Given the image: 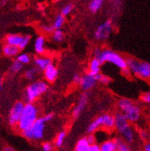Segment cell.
I'll return each mask as SVG.
<instances>
[{
	"mask_svg": "<svg viewBox=\"0 0 150 151\" xmlns=\"http://www.w3.org/2000/svg\"><path fill=\"white\" fill-rule=\"evenodd\" d=\"M93 58H97L102 65L106 62H110L118 68L121 69V71L127 68L126 59L120 54L108 48H95L93 51Z\"/></svg>",
	"mask_w": 150,
	"mask_h": 151,
	"instance_id": "cell-1",
	"label": "cell"
},
{
	"mask_svg": "<svg viewBox=\"0 0 150 151\" xmlns=\"http://www.w3.org/2000/svg\"><path fill=\"white\" fill-rule=\"evenodd\" d=\"M38 119V107L34 105V103L25 104L23 110L22 116L18 124L17 129L20 132H22L24 130L30 128Z\"/></svg>",
	"mask_w": 150,
	"mask_h": 151,
	"instance_id": "cell-2",
	"label": "cell"
},
{
	"mask_svg": "<svg viewBox=\"0 0 150 151\" xmlns=\"http://www.w3.org/2000/svg\"><path fill=\"white\" fill-rule=\"evenodd\" d=\"M48 85L44 81H34L25 88L24 99L25 103H34L48 91Z\"/></svg>",
	"mask_w": 150,
	"mask_h": 151,
	"instance_id": "cell-3",
	"label": "cell"
},
{
	"mask_svg": "<svg viewBox=\"0 0 150 151\" xmlns=\"http://www.w3.org/2000/svg\"><path fill=\"white\" fill-rule=\"evenodd\" d=\"M127 68L131 71L132 75L141 79H150V63L146 61H141L134 58H128Z\"/></svg>",
	"mask_w": 150,
	"mask_h": 151,
	"instance_id": "cell-4",
	"label": "cell"
},
{
	"mask_svg": "<svg viewBox=\"0 0 150 151\" xmlns=\"http://www.w3.org/2000/svg\"><path fill=\"white\" fill-rule=\"evenodd\" d=\"M25 105V104L24 102L19 101L15 102L11 107L9 113L8 115V124L10 127H17L19 121L22 118V116Z\"/></svg>",
	"mask_w": 150,
	"mask_h": 151,
	"instance_id": "cell-5",
	"label": "cell"
},
{
	"mask_svg": "<svg viewBox=\"0 0 150 151\" xmlns=\"http://www.w3.org/2000/svg\"><path fill=\"white\" fill-rule=\"evenodd\" d=\"M30 41L31 37L28 35L9 34L5 38V43L15 46L20 50L25 49Z\"/></svg>",
	"mask_w": 150,
	"mask_h": 151,
	"instance_id": "cell-6",
	"label": "cell"
},
{
	"mask_svg": "<svg viewBox=\"0 0 150 151\" xmlns=\"http://www.w3.org/2000/svg\"><path fill=\"white\" fill-rule=\"evenodd\" d=\"M112 30L113 25L111 21H106L97 27L94 32V37L97 41H105L110 37Z\"/></svg>",
	"mask_w": 150,
	"mask_h": 151,
	"instance_id": "cell-7",
	"label": "cell"
},
{
	"mask_svg": "<svg viewBox=\"0 0 150 151\" xmlns=\"http://www.w3.org/2000/svg\"><path fill=\"white\" fill-rule=\"evenodd\" d=\"M45 124V121L43 120L42 117H38V120L34 123V124L30 128H29L32 135L33 140L38 141L44 137Z\"/></svg>",
	"mask_w": 150,
	"mask_h": 151,
	"instance_id": "cell-8",
	"label": "cell"
},
{
	"mask_svg": "<svg viewBox=\"0 0 150 151\" xmlns=\"http://www.w3.org/2000/svg\"><path fill=\"white\" fill-rule=\"evenodd\" d=\"M95 121L100 128L110 130L115 128V117L110 114H104L100 115L95 119Z\"/></svg>",
	"mask_w": 150,
	"mask_h": 151,
	"instance_id": "cell-9",
	"label": "cell"
},
{
	"mask_svg": "<svg viewBox=\"0 0 150 151\" xmlns=\"http://www.w3.org/2000/svg\"><path fill=\"white\" fill-rule=\"evenodd\" d=\"M97 83V80L96 75H93L90 73L88 72L82 76L79 86L82 90L84 91V92H88L91 90L92 88H94Z\"/></svg>",
	"mask_w": 150,
	"mask_h": 151,
	"instance_id": "cell-10",
	"label": "cell"
},
{
	"mask_svg": "<svg viewBox=\"0 0 150 151\" xmlns=\"http://www.w3.org/2000/svg\"><path fill=\"white\" fill-rule=\"evenodd\" d=\"M114 117H115V128L114 129L120 134L130 126L129 121H128L125 114L122 113L121 111H119L115 114Z\"/></svg>",
	"mask_w": 150,
	"mask_h": 151,
	"instance_id": "cell-11",
	"label": "cell"
},
{
	"mask_svg": "<svg viewBox=\"0 0 150 151\" xmlns=\"http://www.w3.org/2000/svg\"><path fill=\"white\" fill-rule=\"evenodd\" d=\"M89 97L90 94L88 92H84L80 95L78 104L75 106L72 111V116L74 118H78L80 115V114L83 112V111L85 109L86 106L88 104V100H89Z\"/></svg>",
	"mask_w": 150,
	"mask_h": 151,
	"instance_id": "cell-12",
	"label": "cell"
},
{
	"mask_svg": "<svg viewBox=\"0 0 150 151\" xmlns=\"http://www.w3.org/2000/svg\"><path fill=\"white\" fill-rule=\"evenodd\" d=\"M129 123H136L139 121L141 116V111L139 107L135 103H133L129 108L123 112Z\"/></svg>",
	"mask_w": 150,
	"mask_h": 151,
	"instance_id": "cell-13",
	"label": "cell"
},
{
	"mask_svg": "<svg viewBox=\"0 0 150 151\" xmlns=\"http://www.w3.org/2000/svg\"><path fill=\"white\" fill-rule=\"evenodd\" d=\"M34 65L35 68L40 70V71H44L50 65L52 64V60L48 56L39 55L38 57L34 58Z\"/></svg>",
	"mask_w": 150,
	"mask_h": 151,
	"instance_id": "cell-14",
	"label": "cell"
},
{
	"mask_svg": "<svg viewBox=\"0 0 150 151\" xmlns=\"http://www.w3.org/2000/svg\"><path fill=\"white\" fill-rule=\"evenodd\" d=\"M43 74H44V78H45V80L48 82L52 83L57 79V75H58V71H57L56 66L52 63L44 71H43Z\"/></svg>",
	"mask_w": 150,
	"mask_h": 151,
	"instance_id": "cell-15",
	"label": "cell"
},
{
	"mask_svg": "<svg viewBox=\"0 0 150 151\" xmlns=\"http://www.w3.org/2000/svg\"><path fill=\"white\" fill-rule=\"evenodd\" d=\"M120 136L128 144L132 145L135 143L136 134L133 127L129 126L120 134Z\"/></svg>",
	"mask_w": 150,
	"mask_h": 151,
	"instance_id": "cell-16",
	"label": "cell"
},
{
	"mask_svg": "<svg viewBox=\"0 0 150 151\" xmlns=\"http://www.w3.org/2000/svg\"><path fill=\"white\" fill-rule=\"evenodd\" d=\"M2 50V54L8 58H16L20 54V51H21L17 47L9 44H6V43L3 45Z\"/></svg>",
	"mask_w": 150,
	"mask_h": 151,
	"instance_id": "cell-17",
	"label": "cell"
},
{
	"mask_svg": "<svg viewBox=\"0 0 150 151\" xmlns=\"http://www.w3.org/2000/svg\"><path fill=\"white\" fill-rule=\"evenodd\" d=\"M34 52L39 55H42L45 52V38L43 35H38L34 43Z\"/></svg>",
	"mask_w": 150,
	"mask_h": 151,
	"instance_id": "cell-18",
	"label": "cell"
},
{
	"mask_svg": "<svg viewBox=\"0 0 150 151\" xmlns=\"http://www.w3.org/2000/svg\"><path fill=\"white\" fill-rule=\"evenodd\" d=\"M101 65L102 64L100 63V61L97 59V58H93L90 61L88 72L93 75H97L100 73Z\"/></svg>",
	"mask_w": 150,
	"mask_h": 151,
	"instance_id": "cell-19",
	"label": "cell"
},
{
	"mask_svg": "<svg viewBox=\"0 0 150 151\" xmlns=\"http://www.w3.org/2000/svg\"><path fill=\"white\" fill-rule=\"evenodd\" d=\"M101 151H116L117 150V145L115 141V139H110L102 142L100 144Z\"/></svg>",
	"mask_w": 150,
	"mask_h": 151,
	"instance_id": "cell-20",
	"label": "cell"
},
{
	"mask_svg": "<svg viewBox=\"0 0 150 151\" xmlns=\"http://www.w3.org/2000/svg\"><path fill=\"white\" fill-rule=\"evenodd\" d=\"M133 104V102L131 100L129 99V98H123L119 99L117 102V106L120 111H121L122 113H123L124 111L127 109L128 107H130Z\"/></svg>",
	"mask_w": 150,
	"mask_h": 151,
	"instance_id": "cell-21",
	"label": "cell"
},
{
	"mask_svg": "<svg viewBox=\"0 0 150 151\" xmlns=\"http://www.w3.org/2000/svg\"><path fill=\"white\" fill-rule=\"evenodd\" d=\"M90 144L88 143L87 137H82L81 139L78 140V143L76 144L74 151H86L88 149Z\"/></svg>",
	"mask_w": 150,
	"mask_h": 151,
	"instance_id": "cell-22",
	"label": "cell"
},
{
	"mask_svg": "<svg viewBox=\"0 0 150 151\" xmlns=\"http://www.w3.org/2000/svg\"><path fill=\"white\" fill-rule=\"evenodd\" d=\"M103 4V0H90L88 8L92 13H97L102 8Z\"/></svg>",
	"mask_w": 150,
	"mask_h": 151,
	"instance_id": "cell-23",
	"label": "cell"
},
{
	"mask_svg": "<svg viewBox=\"0 0 150 151\" xmlns=\"http://www.w3.org/2000/svg\"><path fill=\"white\" fill-rule=\"evenodd\" d=\"M115 141L117 145V150L119 151H131L129 144H128L122 137L115 138Z\"/></svg>",
	"mask_w": 150,
	"mask_h": 151,
	"instance_id": "cell-24",
	"label": "cell"
},
{
	"mask_svg": "<svg viewBox=\"0 0 150 151\" xmlns=\"http://www.w3.org/2000/svg\"><path fill=\"white\" fill-rule=\"evenodd\" d=\"M39 71L37 68H28L26 71L24 73V76L25 78L29 81H33L35 78H36L37 75H38V71Z\"/></svg>",
	"mask_w": 150,
	"mask_h": 151,
	"instance_id": "cell-25",
	"label": "cell"
},
{
	"mask_svg": "<svg viewBox=\"0 0 150 151\" xmlns=\"http://www.w3.org/2000/svg\"><path fill=\"white\" fill-rule=\"evenodd\" d=\"M65 137H66V132L65 130L61 131L57 134V135L56 136V138L55 140V147L60 148L64 144V142H65Z\"/></svg>",
	"mask_w": 150,
	"mask_h": 151,
	"instance_id": "cell-26",
	"label": "cell"
},
{
	"mask_svg": "<svg viewBox=\"0 0 150 151\" xmlns=\"http://www.w3.org/2000/svg\"><path fill=\"white\" fill-rule=\"evenodd\" d=\"M65 22V16H64L61 14H58L56 15V17L55 19V21L53 23V26L55 28V30L57 29H61L62 26L64 25Z\"/></svg>",
	"mask_w": 150,
	"mask_h": 151,
	"instance_id": "cell-27",
	"label": "cell"
},
{
	"mask_svg": "<svg viewBox=\"0 0 150 151\" xmlns=\"http://www.w3.org/2000/svg\"><path fill=\"white\" fill-rule=\"evenodd\" d=\"M23 68V65L20 63L18 60H15V61L11 63L9 68V71L11 74H17V73L20 72Z\"/></svg>",
	"mask_w": 150,
	"mask_h": 151,
	"instance_id": "cell-28",
	"label": "cell"
},
{
	"mask_svg": "<svg viewBox=\"0 0 150 151\" xmlns=\"http://www.w3.org/2000/svg\"><path fill=\"white\" fill-rule=\"evenodd\" d=\"M64 37H65V35L61 29L55 30L54 32L52 33V39L54 42H57V43L62 42L64 40Z\"/></svg>",
	"mask_w": 150,
	"mask_h": 151,
	"instance_id": "cell-29",
	"label": "cell"
},
{
	"mask_svg": "<svg viewBox=\"0 0 150 151\" xmlns=\"http://www.w3.org/2000/svg\"><path fill=\"white\" fill-rule=\"evenodd\" d=\"M16 60H18V61H19L20 63L22 64L23 65H25L30 63L31 58L28 54L20 53L19 55L16 57Z\"/></svg>",
	"mask_w": 150,
	"mask_h": 151,
	"instance_id": "cell-30",
	"label": "cell"
},
{
	"mask_svg": "<svg viewBox=\"0 0 150 151\" xmlns=\"http://www.w3.org/2000/svg\"><path fill=\"white\" fill-rule=\"evenodd\" d=\"M96 77H97V82L100 83V84H104V85H107V84H110V81H111V79H110L107 75H103V74H101V73H100V74H98L97 75H96Z\"/></svg>",
	"mask_w": 150,
	"mask_h": 151,
	"instance_id": "cell-31",
	"label": "cell"
},
{
	"mask_svg": "<svg viewBox=\"0 0 150 151\" xmlns=\"http://www.w3.org/2000/svg\"><path fill=\"white\" fill-rule=\"evenodd\" d=\"M73 9H74L73 4H67L66 6H65L61 9V14L64 15V16H67V15H68L72 12Z\"/></svg>",
	"mask_w": 150,
	"mask_h": 151,
	"instance_id": "cell-32",
	"label": "cell"
},
{
	"mask_svg": "<svg viewBox=\"0 0 150 151\" xmlns=\"http://www.w3.org/2000/svg\"><path fill=\"white\" fill-rule=\"evenodd\" d=\"M42 151H54V145L50 142H45L42 146Z\"/></svg>",
	"mask_w": 150,
	"mask_h": 151,
	"instance_id": "cell-33",
	"label": "cell"
},
{
	"mask_svg": "<svg viewBox=\"0 0 150 151\" xmlns=\"http://www.w3.org/2000/svg\"><path fill=\"white\" fill-rule=\"evenodd\" d=\"M141 101L145 104H150V91H147L143 93L141 95Z\"/></svg>",
	"mask_w": 150,
	"mask_h": 151,
	"instance_id": "cell-34",
	"label": "cell"
},
{
	"mask_svg": "<svg viewBox=\"0 0 150 151\" xmlns=\"http://www.w3.org/2000/svg\"><path fill=\"white\" fill-rule=\"evenodd\" d=\"M42 29L43 32L46 33H52L54 32V31L55 30L54 28L53 25H43L42 26Z\"/></svg>",
	"mask_w": 150,
	"mask_h": 151,
	"instance_id": "cell-35",
	"label": "cell"
},
{
	"mask_svg": "<svg viewBox=\"0 0 150 151\" xmlns=\"http://www.w3.org/2000/svg\"><path fill=\"white\" fill-rule=\"evenodd\" d=\"M86 137H87V140H88V143L90 145L97 144V138H96V136L94 134H88V135Z\"/></svg>",
	"mask_w": 150,
	"mask_h": 151,
	"instance_id": "cell-36",
	"label": "cell"
},
{
	"mask_svg": "<svg viewBox=\"0 0 150 151\" xmlns=\"http://www.w3.org/2000/svg\"><path fill=\"white\" fill-rule=\"evenodd\" d=\"M81 78L82 76L80 75V74H78V73H76V74H74V76H73V78L72 81L74 84H80V81H81Z\"/></svg>",
	"mask_w": 150,
	"mask_h": 151,
	"instance_id": "cell-37",
	"label": "cell"
},
{
	"mask_svg": "<svg viewBox=\"0 0 150 151\" xmlns=\"http://www.w3.org/2000/svg\"><path fill=\"white\" fill-rule=\"evenodd\" d=\"M42 118H43V120H44V121H45V123L50 122V121H52V120H53L54 114L52 113L47 114L44 115V116L42 117Z\"/></svg>",
	"mask_w": 150,
	"mask_h": 151,
	"instance_id": "cell-38",
	"label": "cell"
},
{
	"mask_svg": "<svg viewBox=\"0 0 150 151\" xmlns=\"http://www.w3.org/2000/svg\"><path fill=\"white\" fill-rule=\"evenodd\" d=\"M139 137L143 140H146L149 137V134L146 131V130H140L139 133Z\"/></svg>",
	"mask_w": 150,
	"mask_h": 151,
	"instance_id": "cell-39",
	"label": "cell"
},
{
	"mask_svg": "<svg viewBox=\"0 0 150 151\" xmlns=\"http://www.w3.org/2000/svg\"><path fill=\"white\" fill-rule=\"evenodd\" d=\"M122 72H123V74L125 76H130V75H132L131 71H129V69L128 68L123 69V70H122Z\"/></svg>",
	"mask_w": 150,
	"mask_h": 151,
	"instance_id": "cell-40",
	"label": "cell"
},
{
	"mask_svg": "<svg viewBox=\"0 0 150 151\" xmlns=\"http://www.w3.org/2000/svg\"><path fill=\"white\" fill-rule=\"evenodd\" d=\"M143 150L144 151H150V141L146 142L143 147Z\"/></svg>",
	"mask_w": 150,
	"mask_h": 151,
	"instance_id": "cell-41",
	"label": "cell"
},
{
	"mask_svg": "<svg viewBox=\"0 0 150 151\" xmlns=\"http://www.w3.org/2000/svg\"><path fill=\"white\" fill-rule=\"evenodd\" d=\"M2 151H16V150H15L13 147H10V146H6V147H4Z\"/></svg>",
	"mask_w": 150,
	"mask_h": 151,
	"instance_id": "cell-42",
	"label": "cell"
},
{
	"mask_svg": "<svg viewBox=\"0 0 150 151\" xmlns=\"http://www.w3.org/2000/svg\"><path fill=\"white\" fill-rule=\"evenodd\" d=\"M6 2H7V0H1V6H4Z\"/></svg>",
	"mask_w": 150,
	"mask_h": 151,
	"instance_id": "cell-43",
	"label": "cell"
},
{
	"mask_svg": "<svg viewBox=\"0 0 150 151\" xmlns=\"http://www.w3.org/2000/svg\"><path fill=\"white\" fill-rule=\"evenodd\" d=\"M54 1H55V2H59V1H60V0H54Z\"/></svg>",
	"mask_w": 150,
	"mask_h": 151,
	"instance_id": "cell-44",
	"label": "cell"
},
{
	"mask_svg": "<svg viewBox=\"0 0 150 151\" xmlns=\"http://www.w3.org/2000/svg\"><path fill=\"white\" fill-rule=\"evenodd\" d=\"M116 151H119V150H116Z\"/></svg>",
	"mask_w": 150,
	"mask_h": 151,
	"instance_id": "cell-45",
	"label": "cell"
},
{
	"mask_svg": "<svg viewBox=\"0 0 150 151\" xmlns=\"http://www.w3.org/2000/svg\"><path fill=\"white\" fill-rule=\"evenodd\" d=\"M131 151H133V150H131Z\"/></svg>",
	"mask_w": 150,
	"mask_h": 151,
	"instance_id": "cell-46",
	"label": "cell"
}]
</instances>
